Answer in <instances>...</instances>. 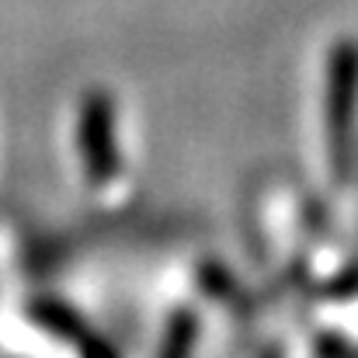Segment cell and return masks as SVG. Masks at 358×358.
I'll use <instances>...</instances> for the list:
<instances>
[{
    "instance_id": "3",
    "label": "cell",
    "mask_w": 358,
    "mask_h": 358,
    "mask_svg": "<svg viewBox=\"0 0 358 358\" xmlns=\"http://www.w3.org/2000/svg\"><path fill=\"white\" fill-rule=\"evenodd\" d=\"M195 334H199V324L192 320V313H174L167 334H164V352L160 358H188L192 345H195Z\"/></svg>"
},
{
    "instance_id": "1",
    "label": "cell",
    "mask_w": 358,
    "mask_h": 358,
    "mask_svg": "<svg viewBox=\"0 0 358 358\" xmlns=\"http://www.w3.org/2000/svg\"><path fill=\"white\" fill-rule=\"evenodd\" d=\"M358 112V42L341 38L327 52L324 70V125H327V150L338 164V174L348 171V150L355 132Z\"/></svg>"
},
{
    "instance_id": "2",
    "label": "cell",
    "mask_w": 358,
    "mask_h": 358,
    "mask_svg": "<svg viewBox=\"0 0 358 358\" xmlns=\"http://www.w3.org/2000/svg\"><path fill=\"white\" fill-rule=\"evenodd\" d=\"M77 150L94 185H105L119 174V122L115 101L105 91H91L80 98L77 112Z\"/></svg>"
}]
</instances>
